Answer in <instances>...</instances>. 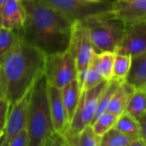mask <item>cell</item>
Returning a JSON list of instances; mask_svg holds the SVG:
<instances>
[{
    "instance_id": "1",
    "label": "cell",
    "mask_w": 146,
    "mask_h": 146,
    "mask_svg": "<svg viewBox=\"0 0 146 146\" xmlns=\"http://www.w3.org/2000/svg\"><path fill=\"white\" fill-rule=\"evenodd\" d=\"M46 56L29 44L20 32L11 49L0 57V93L10 105L43 74Z\"/></svg>"
},
{
    "instance_id": "2",
    "label": "cell",
    "mask_w": 146,
    "mask_h": 146,
    "mask_svg": "<svg viewBox=\"0 0 146 146\" xmlns=\"http://www.w3.org/2000/svg\"><path fill=\"white\" fill-rule=\"evenodd\" d=\"M26 18L20 30L24 39L45 55L68 49L73 21L39 0H22Z\"/></svg>"
},
{
    "instance_id": "3",
    "label": "cell",
    "mask_w": 146,
    "mask_h": 146,
    "mask_svg": "<svg viewBox=\"0 0 146 146\" xmlns=\"http://www.w3.org/2000/svg\"><path fill=\"white\" fill-rule=\"evenodd\" d=\"M48 84L44 74L34 84L29 98L26 130L28 146H46L55 133L48 101Z\"/></svg>"
},
{
    "instance_id": "4",
    "label": "cell",
    "mask_w": 146,
    "mask_h": 146,
    "mask_svg": "<svg viewBox=\"0 0 146 146\" xmlns=\"http://www.w3.org/2000/svg\"><path fill=\"white\" fill-rule=\"evenodd\" d=\"M80 21L89 32L96 53H115L126 27L123 21L114 16L108 9L93 14Z\"/></svg>"
},
{
    "instance_id": "5",
    "label": "cell",
    "mask_w": 146,
    "mask_h": 146,
    "mask_svg": "<svg viewBox=\"0 0 146 146\" xmlns=\"http://www.w3.org/2000/svg\"><path fill=\"white\" fill-rule=\"evenodd\" d=\"M108 82L109 81L104 80L96 87L82 92L78 105L70 122L67 133L64 135L66 139L74 138L87 126L91 125L100 98Z\"/></svg>"
},
{
    "instance_id": "6",
    "label": "cell",
    "mask_w": 146,
    "mask_h": 146,
    "mask_svg": "<svg viewBox=\"0 0 146 146\" xmlns=\"http://www.w3.org/2000/svg\"><path fill=\"white\" fill-rule=\"evenodd\" d=\"M43 74L49 86L59 89L77 79L76 61L70 50L46 55Z\"/></svg>"
},
{
    "instance_id": "7",
    "label": "cell",
    "mask_w": 146,
    "mask_h": 146,
    "mask_svg": "<svg viewBox=\"0 0 146 146\" xmlns=\"http://www.w3.org/2000/svg\"><path fill=\"white\" fill-rule=\"evenodd\" d=\"M68 49L75 58L77 73V80L82 90L85 73L96 52L93 49L89 32L80 21H76L72 24Z\"/></svg>"
},
{
    "instance_id": "8",
    "label": "cell",
    "mask_w": 146,
    "mask_h": 146,
    "mask_svg": "<svg viewBox=\"0 0 146 146\" xmlns=\"http://www.w3.org/2000/svg\"><path fill=\"white\" fill-rule=\"evenodd\" d=\"M57 10L71 21H82L84 18L110 9L111 2L106 0L94 3L85 0H39Z\"/></svg>"
},
{
    "instance_id": "9",
    "label": "cell",
    "mask_w": 146,
    "mask_h": 146,
    "mask_svg": "<svg viewBox=\"0 0 146 146\" xmlns=\"http://www.w3.org/2000/svg\"><path fill=\"white\" fill-rule=\"evenodd\" d=\"M146 51V21L126 25L115 53L135 56Z\"/></svg>"
},
{
    "instance_id": "10",
    "label": "cell",
    "mask_w": 146,
    "mask_h": 146,
    "mask_svg": "<svg viewBox=\"0 0 146 146\" xmlns=\"http://www.w3.org/2000/svg\"><path fill=\"white\" fill-rule=\"evenodd\" d=\"M31 89L9 107L3 135L2 137V140L8 144L15 135L26 128Z\"/></svg>"
},
{
    "instance_id": "11",
    "label": "cell",
    "mask_w": 146,
    "mask_h": 146,
    "mask_svg": "<svg viewBox=\"0 0 146 146\" xmlns=\"http://www.w3.org/2000/svg\"><path fill=\"white\" fill-rule=\"evenodd\" d=\"M109 11L126 25L146 21V0H114Z\"/></svg>"
},
{
    "instance_id": "12",
    "label": "cell",
    "mask_w": 146,
    "mask_h": 146,
    "mask_svg": "<svg viewBox=\"0 0 146 146\" xmlns=\"http://www.w3.org/2000/svg\"><path fill=\"white\" fill-rule=\"evenodd\" d=\"M47 92L53 130L57 133L65 135L69 127V121L62 99L61 89L48 85Z\"/></svg>"
},
{
    "instance_id": "13",
    "label": "cell",
    "mask_w": 146,
    "mask_h": 146,
    "mask_svg": "<svg viewBox=\"0 0 146 146\" xmlns=\"http://www.w3.org/2000/svg\"><path fill=\"white\" fill-rule=\"evenodd\" d=\"M26 18L25 8L22 0H7L2 16V27L7 29L20 31Z\"/></svg>"
},
{
    "instance_id": "14",
    "label": "cell",
    "mask_w": 146,
    "mask_h": 146,
    "mask_svg": "<svg viewBox=\"0 0 146 146\" xmlns=\"http://www.w3.org/2000/svg\"><path fill=\"white\" fill-rule=\"evenodd\" d=\"M126 82L135 90H146V51L132 57Z\"/></svg>"
},
{
    "instance_id": "15",
    "label": "cell",
    "mask_w": 146,
    "mask_h": 146,
    "mask_svg": "<svg viewBox=\"0 0 146 146\" xmlns=\"http://www.w3.org/2000/svg\"><path fill=\"white\" fill-rule=\"evenodd\" d=\"M61 94L70 125V122L71 121L72 117L75 114L82 94V90L77 80L75 79L65 85L61 89Z\"/></svg>"
},
{
    "instance_id": "16",
    "label": "cell",
    "mask_w": 146,
    "mask_h": 146,
    "mask_svg": "<svg viewBox=\"0 0 146 146\" xmlns=\"http://www.w3.org/2000/svg\"><path fill=\"white\" fill-rule=\"evenodd\" d=\"M134 91L135 89L126 82L121 83L113 95L108 106L107 112L112 113L117 116H120L121 114H123L125 112L127 103Z\"/></svg>"
},
{
    "instance_id": "17",
    "label": "cell",
    "mask_w": 146,
    "mask_h": 146,
    "mask_svg": "<svg viewBox=\"0 0 146 146\" xmlns=\"http://www.w3.org/2000/svg\"><path fill=\"white\" fill-rule=\"evenodd\" d=\"M114 56V52L105 51L95 53L91 58L90 63L95 67L105 80L109 81L112 80Z\"/></svg>"
},
{
    "instance_id": "18",
    "label": "cell",
    "mask_w": 146,
    "mask_h": 146,
    "mask_svg": "<svg viewBox=\"0 0 146 146\" xmlns=\"http://www.w3.org/2000/svg\"><path fill=\"white\" fill-rule=\"evenodd\" d=\"M125 112L139 121L146 114V90H135L131 96Z\"/></svg>"
},
{
    "instance_id": "19",
    "label": "cell",
    "mask_w": 146,
    "mask_h": 146,
    "mask_svg": "<svg viewBox=\"0 0 146 146\" xmlns=\"http://www.w3.org/2000/svg\"><path fill=\"white\" fill-rule=\"evenodd\" d=\"M132 64V56L124 54L115 53L112 79L120 83L126 82Z\"/></svg>"
},
{
    "instance_id": "20",
    "label": "cell",
    "mask_w": 146,
    "mask_h": 146,
    "mask_svg": "<svg viewBox=\"0 0 146 146\" xmlns=\"http://www.w3.org/2000/svg\"><path fill=\"white\" fill-rule=\"evenodd\" d=\"M71 146H100L101 137L93 130L91 125L87 126L77 136L66 139Z\"/></svg>"
},
{
    "instance_id": "21",
    "label": "cell",
    "mask_w": 146,
    "mask_h": 146,
    "mask_svg": "<svg viewBox=\"0 0 146 146\" xmlns=\"http://www.w3.org/2000/svg\"><path fill=\"white\" fill-rule=\"evenodd\" d=\"M114 127L119 130L120 132L126 135H129L131 137L136 139L141 138L138 121L134 120L132 116H130L126 112H124L118 117L117 121Z\"/></svg>"
},
{
    "instance_id": "22",
    "label": "cell",
    "mask_w": 146,
    "mask_h": 146,
    "mask_svg": "<svg viewBox=\"0 0 146 146\" xmlns=\"http://www.w3.org/2000/svg\"><path fill=\"white\" fill-rule=\"evenodd\" d=\"M134 139L136 138L126 135L113 127L101 137L100 146H127Z\"/></svg>"
},
{
    "instance_id": "23",
    "label": "cell",
    "mask_w": 146,
    "mask_h": 146,
    "mask_svg": "<svg viewBox=\"0 0 146 146\" xmlns=\"http://www.w3.org/2000/svg\"><path fill=\"white\" fill-rule=\"evenodd\" d=\"M120 84L121 83H120L117 80H113V79L111 80H109L106 89L104 90V92H102V94L100 98V100H99V103L97 105V109H96V112L95 114V116H94V119L91 122V125L101 115H102L103 113H105L107 111V109H108V106L111 101V98H112L113 95L114 94V92H116V90L118 89V87Z\"/></svg>"
},
{
    "instance_id": "24",
    "label": "cell",
    "mask_w": 146,
    "mask_h": 146,
    "mask_svg": "<svg viewBox=\"0 0 146 146\" xmlns=\"http://www.w3.org/2000/svg\"><path fill=\"white\" fill-rule=\"evenodd\" d=\"M118 117L119 116L106 111L93 122L91 127L94 132L99 137H102L103 134H105L108 131L114 127Z\"/></svg>"
},
{
    "instance_id": "25",
    "label": "cell",
    "mask_w": 146,
    "mask_h": 146,
    "mask_svg": "<svg viewBox=\"0 0 146 146\" xmlns=\"http://www.w3.org/2000/svg\"><path fill=\"white\" fill-rule=\"evenodd\" d=\"M20 31H15L0 27V57L6 54L17 40Z\"/></svg>"
},
{
    "instance_id": "26",
    "label": "cell",
    "mask_w": 146,
    "mask_h": 146,
    "mask_svg": "<svg viewBox=\"0 0 146 146\" xmlns=\"http://www.w3.org/2000/svg\"><path fill=\"white\" fill-rule=\"evenodd\" d=\"M104 80H105L99 74V72L95 68V67L91 63H89V68L83 78V81L82 85V92L92 89L96 86H98L99 84H101L102 82H103Z\"/></svg>"
},
{
    "instance_id": "27",
    "label": "cell",
    "mask_w": 146,
    "mask_h": 146,
    "mask_svg": "<svg viewBox=\"0 0 146 146\" xmlns=\"http://www.w3.org/2000/svg\"><path fill=\"white\" fill-rule=\"evenodd\" d=\"M10 104L4 98H0V139L3 135Z\"/></svg>"
},
{
    "instance_id": "28",
    "label": "cell",
    "mask_w": 146,
    "mask_h": 146,
    "mask_svg": "<svg viewBox=\"0 0 146 146\" xmlns=\"http://www.w3.org/2000/svg\"><path fill=\"white\" fill-rule=\"evenodd\" d=\"M8 146H28V133L26 128L22 130L9 143Z\"/></svg>"
},
{
    "instance_id": "29",
    "label": "cell",
    "mask_w": 146,
    "mask_h": 146,
    "mask_svg": "<svg viewBox=\"0 0 146 146\" xmlns=\"http://www.w3.org/2000/svg\"><path fill=\"white\" fill-rule=\"evenodd\" d=\"M46 146H71V145L64 135L54 133Z\"/></svg>"
},
{
    "instance_id": "30",
    "label": "cell",
    "mask_w": 146,
    "mask_h": 146,
    "mask_svg": "<svg viewBox=\"0 0 146 146\" xmlns=\"http://www.w3.org/2000/svg\"><path fill=\"white\" fill-rule=\"evenodd\" d=\"M138 122L140 130V136L145 141H146V114L138 121Z\"/></svg>"
},
{
    "instance_id": "31",
    "label": "cell",
    "mask_w": 146,
    "mask_h": 146,
    "mask_svg": "<svg viewBox=\"0 0 146 146\" xmlns=\"http://www.w3.org/2000/svg\"><path fill=\"white\" fill-rule=\"evenodd\" d=\"M127 146H146V142L142 138H139L132 141Z\"/></svg>"
},
{
    "instance_id": "32",
    "label": "cell",
    "mask_w": 146,
    "mask_h": 146,
    "mask_svg": "<svg viewBox=\"0 0 146 146\" xmlns=\"http://www.w3.org/2000/svg\"><path fill=\"white\" fill-rule=\"evenodd\" d=\"M7 0H0V27H2V16H3V9L4 4Z\"/></svg>"
},
{
    "instance_id": "33",
    "label": "cell",
    "mask_w": 146,
    "mask_h": 146,
    "mask_svg": "<svg viewBox=\"0 0 146 146\" xmlns=\"http://www.w3.org/2000/svg\"><path fill=\"white\" fill-rule=\"evenodd\" d=\"M9 145V144L7 143V142H5V141H3V140H2L1 139V141H0V146H8Z\"/></svg>"
},
{
    "instance_id": "34",
    "label": "cell",
    "mask_w": 146,
    "mask_h": 146,
    "mask_svg": "<svg viewBox=\"0 0 146 146\" xmlns=\"http://www.w3.org/2000/svg\"><path fill=\"white\" fill-rule=\"evenodd\" d=\"M85 1H89V2H94V3H101L105 0H85Z\"/></svg>"
},
{
    "instance_id": "35",
    "label": "cell",
    "mask_w": 146,
    "mask_h": 146,
    "mask_svg": "<svg viewBox=\"0 0 146 146\" xmlns=\"http://www.w3.org/2000/svg\"><path fill=\"white\" fill-rule=\"evenodd\" d=\"M0 98H2V97H1V93H0Z\"/></svg>"
},
{
    "instance_id": "36",
    "label": "cell",
    "mask_w": 146,
    "mask_h": 146,
    "mask_svg": "<svg viewBox=\"0 0 146 146\" xmlns=\"http://www.w3.org/2000/svg\"><path fill=\"white\" fill-rule=\"evenodd\" d=\"M145 142H146V141H145Z\"/></svg>"
}]
</instances>
